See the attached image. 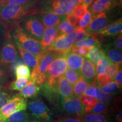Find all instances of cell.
<instances>
[{
  "mask_svg": "<svg viewBox=\"0 0 122 122\" xmlns=\"http://www.w3.org/2000/svg\"><path fill=\"white\" fill-rule=\"evenodd\" d=\"M94 1H96V0H80V3L79 4L83 5L88 7Z\"/></svg>",
  "mask_w": 122,
  "mask_h": 122,
  "instance_id": "obj_52",
  "label": "cell"
},
{
  "mask_svg": "<svg viewBox=\"0 0 122 122\" xmlns=\"http://www.w3.org/2000/svg\"><path fill=\"white\" fill-rule=\"evenodd\" d=\"M96 98L98 101L103 103L105 104H107L110 102L112 98V96L109 93H107L103 92L100 88H97V93L96 96Z\"/></svg>",
  "mask_w": 122,
  "mask_h": 122,
  "instance_id": "obj_37",
  "label": "cell"
},
{
  "mask_svg": "<svg viewBox=\"0 0 122 122\" xmlns=\"http://www.w3.org/2000/svg\"><path fill=\"white\" fill-rule=\"evenodd\" d=\"M112 63V62L106 57L99 61L96 64V75L98 76L105 74L107 68Z\"/></svg>",
  "mask_w": 122,
  "mask_h": 122,
  "instance_id": "obj_31",
  "label": "cell"
},
{
  "mask_svg": "<svg viewBox=\"0 0 122 122\" xmlns=\"http://www.w3.org/2000/svg\"><path fill=\"white\" fill-rule=\"evenodd\" d=\"M70 0H40L37 4V13H52L59 15H66Z\"/></svg>",
  "mask_w": 122,
  "mask_h": 122,
  "instance_id": "obj_7",
  "label": "cell"
},
{
  "mask_svg": "<svg viewBox=\"0 0 122 122\" xmlns=\"http://www.w3.org/2000/svg\"><path fill=\"white\" fill-rule=\"evenodd\" d=\"M28 122H42L41 121H40V120H30V121H29Z\"/></svg>",
  "mask_w": 122,
  "mask_h": 122,
  "instance_id": "obj_54",
  "label": "cell"
},
{
  "mask_svg": "<svg viewBox=\"0 0 122 122\" xmlns=\"http://www.w3.org/2000/svg\"><path fill=\"white\" fill-rule=\"evenodd\" d=\"M115 120L117 122H122V111H119L118 113L116 115Z\"/></svg>",
  "mask_w": 122,
  "mask_h": 122,
  "instance_id": "obj_53",
  "label": "cell"
},
{
  "mask_svg": "<svg viewBox=\"0 0 122 122\" xmlns=\"http://www.w3.org/2000/svg\"><path fill=\"white\" fill-rule=\"evenodd\" d=\"M109 23L106 12H101L92 15L89 25L85 28L88 36L97 33L104 29Z\"/></svg>",
  "mask_w": 122,
  "mask_h": 122,
  "instance_id": "obj_11",
  "label": "cell"
},
{
  "mask_svg": "<svg viewBox=\"0 0 122 122\" xmlns=\"http://www.w3.org/2000/svg\"><path fill=\"white\" fill-rule=\"evenodd\" d=\"M120 88L117 85V84L115 81H112L110 82L107 84L105 85L104 86H103L102 87H101V89L103 92L107 93L113 94L117 92Z\"/></svg>",
  "mask_w": 122,
  "mask_h": 122,
  "instance_id": "obj_41",
  "label": "cell"
},
{
  "mask_svg": "<svg viewBox=\"0 0 122 122\" xmlns=\"http://www.w3.org/2000/svg\"><path fill=\"white\" fill-rule=\"evenodd\" d=\"M80 0H70L66 8L67 14L72 12L75 7L80 3Z\"/></svg>",
  "mask_w": 122,
  "mask_h": 122,
  "instance_id": "obj_49",
  "label": "cell"
},
{
  "mask_svg": "<svg viewBox=\"0 0 122 122\" xmlns=\"http://www.w3.org/2000/svg\"><path fill=\"white\" fill-rule=\"evenodd\" d=\"M122 0H96L88 7L92 14L106 12L121 4Z\"/></svg>",
  "mask_w": 122,
  "mask_h": 122,
  "instance_id": "obj_13",
  "label": "cell"
},
{
  "mask_svg": "<svg viewBox=\"0 0 122 122\" xmlns=\"http://www.w3.org/2000/svg\"><path fill=\"white\" fill-rule=\"evenodd\" d=\"M56 122V121H54V122Z\"/></svg>",
  "mask_w": 122,
  "mask_h": 122,
  "instance_id": "obj_56",
  "label": "cell"
},
{
  "mask_svg": "<svg viewBox=\"0 0 122 122\" xmlns=\"http://www.w3.org/2000/svg\"><path fill=\"white\" fill-rule=\"evenodd\" d=\"M65 56L68 67L80 71L81 67L85 59L84 57L72 53L71 51L65 54Z\"/></svg>",
  "mask_w": 122,
  "mask_h": 122,
  "instance_id": "obj_20",
  "label": "cell"
},
{
  "mask_svg": "<svg viewBox=\"0 0 122 122\" xmlns=\"http://www.w3.org/2000/svg\"><path fill=\"white\" fill-rule=\"evenodd\" d=\"M13 71L16 79L19 78V77H25L28 79H30V68L23 63L16 65L14 68Z\"/></svg>",
  "mask_w": 122,
  "mask_h": 122,
  "instance_id": "obj_29",
  "label": "cell"
},
{
  "mask_svg": "<svg viewBox=\"0 0 122 122\" xmlns=\"http://www.w3.org/2000/svg\"><path fill=\"white\" fill-rule=\"evenodd\" d=\"M102 50L106 57L111 62L122 65V53L121 50L116 48L113 45H107Z\"/></svg>",
  "mask_w": 122,
  "mask_h": 122,
  "instance_id": "obj_21",
  "label": "cell"
},
{
  "mask_svg": "<svg viewBox=\"0 0 122 122\" xmlns=\"http://www.w3.org/2000/svg\"><path fill=\"white\" fill-rule=\"evenodd\" d=\"M18 25L27 35L38 42H41L45 28L35 14L27 16Z\"/></svg>",
  "mask_w": 122,
  "mask_h": 122,
  "instance_id": "obj_5",
  "label": "cell"
},
{
  "mask_svg": "<svg viewBox=\"0 0 122 122\" xmlns=\"http://www.w3.org/2000/svg\"><path fill=\"white\" fill-rule=\"evenodd\" d=\"M64 75L69 81L70 83L72 85H74L79 80L81 75L80 71L68 68V69L67 68L66 70Z\"/></svg>",
  "mask_w": 122,
  "mask_h": 122,
  "instance_id": "obj_33",
  "label": "cell"
},
{
  "mask_svg": "<svg viewBox=\"0 0 122 122\" xmlns=\"http://www.w3.org/2000/svg\"><path fill=\"white\" fill-rule=\"evenodd\" d=\"M56 122H83L80 116H68L56 120Z\"/></svg>",
  "mask_w": 122,
  "mask_h": 122,
  "instance_id": "obj_47",
  "label": "cell"
},
{
  "mask_svg": "<svg viewBox=\"0 0 122 122\" xmlns=\"http://www.w3.org/2000/svg\"><path fill=\"white\" fill-rule=\"evenodd\" d=\"M85 57L91 61L94 65H96L99 61L106 57V56L102 50L100 49V48L93 47L89 49V51Z\"/></svg>",
  "mask_w": 122,
  "mask_h": 122,
  "instance_id": "obj_26",
  "label": "cell"
},
{
  "mask_svg": "<svg viewBox=\"0 0 122 122\" xmlns=\"http://www.w3.org/2000/svg\"><path fill=\"white\" fill-rule=\"evenodd\" d=\"M67 68L65 54H60L49 65L46 72L45 83L49 86H54L58 79L65 74Z\"/></svg>",
  "mask_w": 122,
  "mask_h": 122,
  "instance_id": "obj_4",
  "label": "cell"
},
{
  "mask_svg": "<svg viewBox=\"0 0 122 122\" xmlns=\"http://www.w3.org/2000/svg\"><path fill=\"white\" fill-rule=\"evenodd\" d=\"M27 101L25 99L14 96L6 105L0 109V122H4L7 117L15 112L26 110Z\"/></svg>",
  "mask_w": 122,
  "mask_h": 122,
  "instance_id": "obj_9",
  "label": "cell"
},
{
  "mask_svg": "<svg viewBox=\"0 0 122 122\" xmlns=\"http://www.w3.org/2000/svg\"><path fill=\"white\" fill-rule=\"evenodd\" d=\"M60 54L51 50L45 49L44 52L36 56L37 63L32 70L30 79L41 86L45 81L46 72L49 65Z\"/></svg>",
  "mask_w": 122,
  "mask_h": 122,
  "instance_id": "obj_2",
  "label": "cell"
},
{
  "mask_svg": "<svg viewBox=\"0 0 122 122\" xmlns=\"http://www.w3.org/2000/svg\"><path fill=\"white\" fill-rule=\"evenodd\" d=\"M121 68V65L118 63H115L112 62L110 65L107 68L106 73L107 75H109L111 79L114 80V77H115L116 74L118 72L119 70Z\"/></svg>",
  "mask_w": 122,
  "mask_h": 122,
  "instance_id": "obj_42",
  "label": "cell"
},
{
  "mask_svg": "<svg viewBox=\"0 0 122 122\" xmlns=\"http://www.w3.org/2000/svg\"><path fill=\"white\" fill-rule=\"evenodd\" d=\"M40 90L41 86L30 79L26 85L15 96L24 99L34 98L38 95Z\"/></svg>",
  "mask_w": 122,
  "mask_h": 122,
  "instance_id": "obj_17",
  "label": "cell"
},
{
  "mask_svg": "<svg viewBox=\"0 0 122 122\" xmlns=\"http://www.w3.org/2000/svg\"><path fill=\"white\" fill-rule=\"evenodd\" d=\"M80 117L83 122H109L106 116L101 114L84 112Z\"/></svg>",
  "mask_w": 122,
  "mask_h": 122,
  "instance_id": "obj_24",
  "label": "cell"
},
{
  "mask_svg": "<svg viewBox=\"0 0 122 122\" xmlns=\"http://www.w3.org/2000/svg\"><path fill=\"white\" fill-rule=\"evenodd\" d=\"M36 13V5H0V22L6 32L10 33L24 18Z\"/></svg>",
  "mask_w": 122,
  "mask_h": 122,
  "instance_id": "obj_1",
  "label": "cell"
},
{
  "mask_svg": "<svg viewBox=\"0 0 122 122\" xmlns=\"http://www.w3.org/2000/svg\"><path fill=\"white\" fill-rule=\"evenodd\" d=\"M10 34L15 45L32 53L35 56L45 51V49L39 42L24 32L18 25L10 32Z\"/></svg>",
  "mask_w": 122,
  "mask_h": 122,
  "instance_id": "obj_3",
  "label": "cell"
},
{
  "mask_svg": "<svg viewBox=\"0 0 122 122\" xmlns=\"http://www.w3.org/2000/svg\"><path fill=\"white\" fill-rule=\"evenodd\" d=\"M113 46L116 48L122 50V33L118 35L117 37L113 42Z\"/></svg>",
  "mask_w": 122,
  "mask_h": 122,
  "instance_id": "obj_50",
  "label": "cell"
},
{
  "mask_svg": "<svg viewBox=\"0 0 122 122\" xmlns=\"http://www.w3.org/2000/svg\"><path fill=\"white\" fill-rule=\"evenodd\" d=\"M73 45L78 47H85V48L89 49L93 48V47H97L98 48H101L100 41L93 35L87 36L85 39L74 44Z\"/></svg>",
  "mask_w": 122,
  "mask_h": 122,
  "instance_id": "obj_23",
  "label": "cell"
},
{
  "mask_svg": "<svg viewBox=\"0 0 122 122\" xmlns=\"http://www.w3.org/2000/svg\"><path fill=\"white\" fill-rule=\"evenodd\" d=\"M98 86L97 85V81H96V79L93 83H90V84L88 85L86 89L85 90V91L82 94L92 96V97H94L96 98V96H97V88H98Z\"/></svg>",
  "mask_w": 122,
  "mask_h": 122,
  "instance_id": "obj_39",
  "label": "cell"
},
{
  "mask_svg": "<svg viewBox=\"0 0 122 122\" xmlns=\"http://www.w3.org/2000/svg\"><path fill=\"white\" fill-rule=\"evenodd\" d=\"M74 89H73V95L76 97H79L84 92L88 86V84L86 80L84 79L82 76H81L80 78L77 82L74 85Z\"/></svg>",
  "mask_w": 122,
  "mask_h": 122,
  "instance_id": "obj_30",
  "label": "cell"
},
{
  "mask_svg": "<svg viewBox=\"0 0 122 122\" xmlns=\"http://www.w3.org/2000/svg\"><path fill=\"white\" fill-rule=\"evenodd\" d=\"M40 0H0V5H3L33 4L37 5Z\"/></svg>",
  "mask_w": 122,
  "mask_h": 122,
  "instance_id": "obj_35",
  "label": "cell"
},
{
  "mask_svg": "<svg viewBox=\"0 0 122 122\" xmlns=\"http://www.w3.org/2000/svg\"><path fill=\"white\" fill-rule=\"evenodd\" d=\"M88 10V7L83 5L78 4L76 5L74 10H72V13L75 15L78 19H81L84 14L86 13V11Z\"/></svg>",
  "mask_w": 122,
  "mask_h": 122,
  "instance_id": "obj_43",
  "label": "cell"
},
{
  "mask_svg": "<svg viewBox=\"0 0 122 122\" xmlns=\"http://www.w3.org/2000/svg\"><path fill=\"white\" fill-rule=\"evenodd\" d=\"M66 35L68 38H70L73 45L80 41L81 40L88 36L85 29L80 27H76L72 32L67 33Z\"/></svg>",
  "mask_w": 122,
  "mask_h": 122,
  "instance_id": "obj_25",
  "label": "cell"
},
{
  "mask_svg": "<svg viewBox=\"0 0 122 122\" xmlns=\"http://www.w3.org/2000/svg\"><path fill=\"white\" fill-rule=\"evenodd\" d=\"M30 116L26 110L15 112L6 119L4 122H28Z\"/></svg>",
  "mask_w": 122,
  "mask_h": 122,
  "instance_id": "obj_27",
  "label": "cell"
},
{
  "mask_svg": "<svg viewBox=\"0 0 122 122\" xmlns=\"http://www.w3.org/2000/svg\"><path fill=\"white\" fill-rule=\"evenodd\" d=\"M58 28L60 34H67V33L72 32L76 27L71 25L66 18L61 21L60 23L58 25Z\"/></svg>",
  "mask_w": 122,
  "mask_h": 122,
  "instance_id": "obj_34",
  "label": "cell"
},
{
  "mask_svg": "<svg viewBox=\"0 0 122 122\" xmlns=\"http://www.w3.org/2000/svg\"><path fill=\"white\" fill-rule=\"evenodd\" d=\"M89 50V48H85V47H78L74 45H72V49H71V51L72 53L79 54L80 56H83V57H85L86 56Z\"/></svg>",
  "mask_w": 122,
  "mask_h": 122,
  "instance_id": "obj_46",
  "label": "cell"
},
{
  "mask_svg": "<svg viewBox=\"0 0 122 122\" xmlns=\"http://www.w3.org/2000/svg\"><path fill=\"white\" fill-rule=\"evenodd\" d=\"M45 28L57 26L61 21L66 18V15H59L52 13H38L35 14Z\"/></svg>",
  "mask_w": 122,
  "mask_h": 122,
  "instance_id": "obj_14",
  "label": "cell"
},
{
  "mask_svg": "<svg viewBox=\"0 0 122 122\" xmlns=\"http://www.w3.org/2000/svg\"><path fill=\"white\" fill-rule=\"evenodd\" d=\"M96 81H97V83H98L99 86L100 87H102L105 85L113 81V79H111L106 74H104L98 75V76L96 77Z\"/></svg>",
  "mask_w": 122,
  "mask_h": 122,
  "instance_id": "obj_44",
  "label": "cell"
},
{
  "mask_svg": "<svg viewBox=\"0 0 122 122\" xmlns=\"http://www.w3.org/2000/svg\"><path fill=\"white\" fill-rule=\"evenodd\" d=\"M16 46L20 55L21 58L23 61L25 65L32 70L37 63V59H36V56L32 53L24 50L19 46L16 45Z\"/></svg>",
  "mask_w": 122,
  "mask_h": 122,
  "instance_id": "obj_22",
  "label": "cell"
},
{
  "mask_svg": "<svg viewBox=\"0 0 122 122\" xmlns=\"http://www.w3.org/2000/svg\"><path fill=\"white\" fill-rule=\"evenodd\" d=\"M9 74L6 70L0 67V88H4L7 85Z\"/></svg>",
  "mask_w": 122,
  "mask_h": 122,
  "instance_id": "obj_45",
  "label": "cell"
},
{
  "mask_svg": "<svg viewBox=\"0 0 122 122\" xmlns=\"http://www.w3.org/2000/svg\"><path fill=\"white\" fill-rule=\"evenodd\" d=\"M80 74L88 83H92L96 79L95 65L88 59H84L80 70Z\"/></svg>",
  "mask_w": 122,
  "mask_h": 122,
  "instance_id": "obj_15",
  "label": "cell"
},
{
  "mask_svg": "<svg viewBox=\"0 0 122 122\" xmlns=\"http://www.w3.org/2000/svg\"><path fill=\"white\" fill-rule=\"evenodd\" d=\"M90 112L97 114H101V115H107L109 112V109L105 103L98 102L96 105L91 110Z\"/></svg>",
  "mask_w": 122,
  "mask_h": 122,
  "instance_id": "obj_38",
  "label": "cell"
},
{
  "mask_svg": "<svg viewBox=\"0 0 122 122\" xmlns=\"http://www.w3.org/2000/svg\"><path fill=\"white\" fill-rule=\"evenodd\" d=\"M80 102L84 106L85 112H90L91 110L98 102V100L94 97L81 94L79 97Z\"/></svg>",
  "mask_w": 122,
  "mask_h": 122,
  "instance_id": "obj_28",
  "label": "cell"
},
{
  "mask_svg": "<svg viewBox=\"0 0 122 122\" xmlns=\"http://www.w3.org/2000/svg\"><path fill=\"white\" fill-rule=\"evenodd\" d=\"M61 105L62 110L68 115L80 116L85 112L84 106L80 99L74 95L61 98Z\"/></svg>",
  "mask_w": 122,
  "mask_h": 122,
  "instance_id": "obj_10",
  "label": "cell"
},
{
  "mask_svg": "<svg viewBox=\"0 0 122 122\" xmlns=\"http://www.w3.org/2000/svg\"><path fill=\"white\" fill-rule=\"evenodd\" d=\"M72 45L71 40L66 36V34H60L46 49L51 50L61 54H65L71 51Z\"/></svg>",
  "mask_w": 122,
  "mask_h": 122,
  "instance_id": "obj_12",
  "label": "cell"
},
{
  "mask_svg": "<svg viewBox=\"0 0 122 122\" xmlns=\"http://www.w3.org/2000/svg\"><path fill=\"white\" fill-rule=\"evenodd\" d=\"M122 32V20L120 18L111 24H109L102 30L95 33L98 37H114L121 33Z\"/></svg>",
  "mask_w": 122,
  "mask_h": 122,
  "instance_id": "obj_16",
  "label": "cell"
},
{
  "mask_svg": "<svg viewBox=\"0 0 122 122\" xmlns=\"http://www.w3.org/2000/svg\"><path fill=\"white\" fill-rule=\"evenodd\" d=\"M14 96L4 88H0V109L6 105Z\"/></svg>",
  "mask_w": 122,
  "mask_h": 122,
  "instance_id": "obj_36",
  "label": "cell"
},
{
  "mask_svg": "<svg viewBox=\"0 0 122 122\" xmlns=\"http://www.w3.org/2000/svg\"><path fill=\"white\" fill-rule=\"evenodd\" d=\"M114 80L115 82L117 84V85H118L119 87L122 89V68H120V70H119L118 72H117V74H116L115 77H114Z\"/></svg>",
  "mask_w": 122,
  "mask_h": 122,
  "instance_id": "obj_51",
  "label": "cell"
},
{
  "mask_svg": "<svg viewBox=\"0 0 122 122\" xmlns=\"http://www.w3.org/2000/svg\"><path fill=\"white\" fill-rule=\"evenodd\" d=\"M57 90L61 98L73 96L72 85L70 83L64 75H62L58 79Z\"/></svg>",
  "mask_w": 122,
  "mask_h": 122,
  "instance_id": "obj_18",
  "label": "cell"
},
{
  "mask_svg": "<svg viewBox=\"0 0 122 122\" xmlns=\"http://www.w3.org/2000/svg\"><path fill=\"white\" fill-rule=\"evenodd\" d=\"M18 57L16 45L12 39L10 33L6 32L5 40L0 51V65H11Z\"/></svg>",
  "mask_w": 122,
  "mask_h": 122,
  "instance_id": "obj_8",
  "label": "cell"
},
{
  "mask_svg": "<svg viewBox=\"0 0 122 122\" xmlns=\"http://www.w3.org/2000/svg\"><path fill=\"white\" fill-rule=\"evenodd\" d=\"M28 111L34 118L44 122H53V114L41 98L34 99L27 103Z\"/></svg>",
  "mask_w": 122,
  "mask_h": 122,
  "instance_id": "obj_6",
  "label": "cell"
},
{
  "mask_svg": "<svg viewBox=\"0 0 122 122\" xmlns=\"http://www.w3.org/2000/svg\"><path fill=\"white\" fill-rule=\"evenodd\" d=\"M92 18V14L88 10L83 17L79 19L78 27L84 29L86 28L89 25L91 22Z\"/></svg>",
  "mask_w": 122,
  "mask_h": 122,
  "instance_id": "obj_40",
  "label": "cell"
},
{
  "mask_svg": "<svg viewBox=\"0 0 122 122\" xmlns=\"http://www.w3.org/2000/svg\"><path fill=\"white\" fill-rule=\"evenodd\" d=\"M59 35H60V33L58 25L46 28L44 30L41 41L40 43L46 49L54 42L55 39Z\"/></svg>",
  "mask_w": 122,
  "mask_h": 122,
  "instance_id": "obj_19",
  "label": "cell"
},
{
  "mask_svg": "<svg viewBox=\"0 0 122 122\" xmlns=\"http://www.w3.org/2000/svg\"><path fill=\"white\" fill-rule=\"evenodd\" d=\"M2 27H3L2 24V23H1V22H0V30H1V28H2Z\"/></svg>",
  "mask_w": 122,
  "mask_h": 122,
  "instance_id": "obj_55",
  "label": "cell"
},
{
  "mask_svg": "<svg viewBox=\"0 0 122 122\" xmlns=\"http://www.w3.org/2000/svg\"><path fill=\"white\" fill-rule=\"evenodd\" d=\"M29 80L30 79L25 77H19L16 79V80L11 82L9 88L14 91H21L28 83Z\"/></svg>",
  "mask_w": 122,
  "mask_h": 122,
  "instance_id": "obj_32",
  "label": "cell"
},
{
  "mask_svg": "<svg viewBox=\"0 0 122 122\" xmlns=\"http://www.w3.org/2000/svg\"><path fill=\"white\" fill-rule=\"evenodd\" d=\"M66 19L71 25L75 27H78L79 19L73 14L72 12L66 14Z\"/></svg>",
  "mask_w": 122,
  "mask_h": 122,
  "instance_id": "obj_48",
  "label": "cell"
}]
</instances>
